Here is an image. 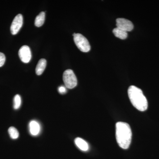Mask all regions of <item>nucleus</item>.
Here are the masks:
<instances>
[{
	"mask_svg": "<svg viewBox=\"0 0 159 159\" xmlns=\"http://www.w3.org/2000/svg\"><path fill=\"white\" fill-rule=\"evenodd\" d=\"M116 138L119 146L123 149L129 148L132 139V131L128 123L118 122L116 124Z\"/></svg>",
	"mask_w": 159,
	"mask_h": 159,
	"instance_id": "1",
	"label": "nucleus"
},
{
	"mask_svg": "<svg viewBox=\"0 0 159 159\" xmlns=\"http://www.w3.org/2000/svg\"><path fill=\"white\" fill-rule=\"evenodd\" d=\"M128 94L131 102L137 109L141 111L147 109L148 101L141 89L135 86H130L128 89Z\"/></svg>",
	"mask_w": 159,
	"mask_h": 159,
	"instance_id": "2",
	"label": "nucleus"
},
{
	"mask_svg": "<svg viewBox=\"0 0 159 159\" xmlns=\"http://www.w3.org/2000/svg\"><path fill=\"white\" fill-rule=\"evenodd\" d=\"M74 43L77 48L83 52H88L91 49L89 41L82 34L80 33H74L73 34Z\"/></svg>",
	"mask_w": 159,
	"mask_h": 159,
	"instance_id": "3",
	"label": "nucleus"
},
{
	"mask_svg": "<svg viewBox=\"0 0 159 159\" xmlns=\"http://www.w3.org/2000/svg\"><path fill=\"white\" fill-rule=\"evenodd\" d=\"M63 80L66 88L69 89H73L77 84V78L72 70H66L63 74Z\"/></svg>",
	"mask_w": 159,
	"mask_h": 159,
	"instance_id": "4",
	"label": "nucleus"
},
{
	"mask_svg": "<svg viewBox=\"0 0 159 159\" xmlns=\"http://www.w3.org/2000/svg\"><path fill=\"white\" fill-rule=\"evenodd\" d=\"M23 24V17L21 14H18L13 20L10 28L11 34L15 35L17 34L21 28Z\"/></svg>",
	"mask_w": 159,
	"mask_h": 159,
	"instance_id": "5",
	"label": "nucleus"
},
{
	"mask_svg": "<svg viewBox=\"0 0 159 159\" xmlns=\"http://www.w3.org/2000/svg\"><path fill=\"white\" fill-rule=\"evenodd\" d=\"M19 56L22 62L27 63L31 60V53L30 48L28 46H23L19 51Z\"/></svg>",
	"mask_w": 159,
	"mask_h": 159,
	"instance_id": "6",
	"label": "nucleus"
},
{
	"mask_svg": "<svg viewBox=\"0 0 159 159\" xmlns=\"http://www.w3.org/2000/svg\"><path fill=\"white\" fill-rule=\"evenodd\" d=\"M117 28L126 32L131 31L134 29V25L129 20L124 18H118L116 20Z\"/></svg>",
	"mask_w": 159,
	"mask_h": 159,
	"instance_id": "7",
	"label": "nucleus"
},
{
	"mask_svg": "<svg viewBox=\"0 0 159 159\" xmlns=\"http://www.w3.org/2000/svg\"><path fill=\"white\" fill-rule=\"evenodd\" d=\"M29 130L30 133L33 136H37L40 131L39 124L36 121H31L29 123Z\"/></svg>",
	"mask_w": 159,
	"mask_h": 159,
	"instance_id": "8",
	"label": "nucleus"
},
{
	"mask_svg": "<svg viewBox=\"0 0 159 159\" xmlns=\"http://www.w3.org/2000/svg\"><path fill=\"white\" fill-rule=\"evenodd\" d=\"M75 143L80 150L83 151H87L89 150V146L87 142L81 138H76L75 139Z\"/></svg>",
	"mask_w": 159,
	"mask_h": 159,
	"instance_id": "9",
	"label": "nucleus"
},
{
	"mask_svg": "<svg viewBox=\"0 0 159 159\" xmlns=\"http://www.w3.org/2000/svg\"><path fill=\"white\" fill-rule=\"evenodd\" d=\"M47 66V61L44 58L40 60L38 63L35 69V72L37 75H41L44 71Z\"/></svg>",
	"mask_w": 159,
	"mask_h": 159,
	"instance_id": "10",
	"label": "nucleus"
},
{
	"mask_svg": "<svg viewBox=\"0 0 159 159\" xmlns=\"http://www.w3.org/2000/svg\"><path fill=\"white\" fill-rule=\"evenodd\" d=\"M113 32L116 37L121 39H125L128 36L127 32L117 27L113 29Z\"/></svg>",
	"mask_w": 159,
	"mask_h": 159,
	"instance_id": "11",
	"label": "nucleus"
},
{
	"mask_svg": "<svg viewBox=\"0 0 159 159\" xmlns=\"http://www.w3.org/2000/svg\"><path fill=\"white\" fill-rule=\"evenodd\" d=\"M45 19V13L44 11L41 12L35 18L34 25L37 27H40L43 25Z\"/></svg>",
	"mask_w": 159,
	"mask_h": 159,
	"instance_id": "12",
	"label": "nucleus"
},
{
	"mask_svg": "<svg viewBox=\"0 0 159 159\" xmlns=\"http://www.w3.org/2000/svg\"><path fill=\"white\" fill-rule=\"evenodd\" d=\"M8 132L11 139H17L19 136V133L16 129L14 127H10L8 129Z\"/></svg>",
	"mask_w": 159,
	"mask_h": 159,
	"instance_id": "13",
	"label": "nucleus"
},
{
	"mask_svg": "<svg viewBox=\"0 0 159 159\" xmlns=\"http://www.w3.org/2000/svg\"><path fill=\"white\" fill-rule=\"evenodd\" d=\"M13 107L15 109H18L20 108L21 104V99L19 95H16L13 99Z\"/></svg>",
	"mask_w": 159,
	"mask_h": 159,
	"instance_id": "14",
	"label": "nucleus"
},
{
	"mask_svg": "<svg viewBox=\"0 0 159 159\" xmlns=\"http://www.w3.org/2000/svg\"><path fill=\"white\" fill-rule=\"evenodd\" d=\"M6 61V56L5 54L0 52V67L2 66Z\"/></svg>",
	"mask_w": 159,
	"mask_h": 159,
	"instance_id": "15",
	"label": "nucleus"
},
{
	"mask_svg": "<svg viewBox=\"0 0 159 159\" xmlns=\"http://www.w3.org/2000/svg\"><path fill=\"white\" fill-rule=\"evenodd\" d=\"M58 90L60 93L61 94L66 93L67 92L66 87H65L63 86H60L58 88Z\"/></svg>",
	"mask_w": 159,
	"mask_h": 159,
	"instance_id": "16",
	"label": "nucleus"
}]
</instances>
